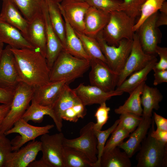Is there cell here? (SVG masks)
<instances>
[{
	"mask_svg": "<svg viewBox=\"0 0 167 167\" xmlns=\"http://www.w3.org/2000/svg\"><path fill=\"white\" fill-rule=\"evenodd\" d=\"M20 82L36 88L49 83L50 70L45 57L38 49L11 47Z\"/></svg>",
	"mask_w": 167,
	"mask_h": 167,
	"instance_id": "6da1fadb",
	"label": "cell"
},
{
	"mask_svg": "<svg viewBox=\"0 0 167 167\" xmlns=\"http://www.w3.org/2000/svg\"><path fill=\"white\" fill-rule=\"evenodd\" d=\"M90 67V60L75 57L63 49L50 70V81L66 80L69 83L82 76Z\"/></svg>",
	"mask_w": 167,
	"mask_h": 167,
	"instance_id": "7a4b0ae2",
	"label": "cell"
},
{
	"mask_svg": "<svg viewBox=\"0 0 167 167\" xmlns=\"http://www.w3.org/2000/svg\"><path fill=\"white\" fill-rule=\"evenodd\" d=\"M135 19L123 11L110 13L109 20L102 30L103 38L109 45L114 46L122 39L133 40Z\"/></svg>",
	"mask_w": 167,
	"mask_h": 167,
	"instance_id": "3957f363",
	"label": "cell"
},
{
	"mask_svg": "<svg viewBox=\"0 0 167 167\" xmlns=\"http://www.w3.org/2000/svg\"><path fill=\"white\" fill-rule=\"evenodd\" d=\"M35 88L23 82L19 83L14 90L10 109L1 126L0 134H4L21 118L30 105Z\"/></svg>",
	"mask_w": 167,
	"mask_h": 167,
	"instance_id": "277c9868",
	"label": "cell"
},
{
	"mask_svg": "<svg viewBox=\"0 0 167 167\" xmlns=\"http://www.w3.org/2000/svg\"><path fill=\"white\" fill-rule=\"evenodd\" d=\"M136 157L137 167H166L167 144L152 137L149 132L141 143Z\"/></svg>",
	"mask_w": 167,
	"mask_h": 167,
	"instance_id": "5b68a950",
	"label": "cell"
},
{
	"mask_svg": "<svg viewBox=\"0 0 167 167\" xmlns=\"http://www.w3.org/2000/svg\"><path fill=\"white\" fill-rule=\"evenodd\" d=\"M102 30L95 37L100 45L108 65L118 76L122 71L130 53L133 40L123 39L120 41L117 46L110 45L103 38Z\"/></svg>",
	"mask_w": 167,
	"mask_h": 167,
	"instance_id": "8992f818",
	"label": "cell"
},
{
	"mask_svg": "<svg viewBox=\"0 0 167 167\" xmlns=\"http://www.w3.org/2000/svg\"><path fill=\"white\" fill-rule=\"evenodd\" d=\"M94 123H88L80 131L79 137L72 139L64 138V147L74 148L84 153L91 161L95 164L97 160V140L94 129Z\"/></svg>",
	"mask_w": 167,
	"mask_h": 167,
	"instance_id": "52a82bcc",
	"label": "cell"
},
{
	"mask_svg": "<svg viewBox=\"0 0 167 167\" xmlns=\"http://www.w3.org/2000/svg\"><path fill=\"white\" fill-rule=\"evenodd\" d=\"M91 70L89 78L91 85L107 92L114 90L117 87L118 75L103 61L92 58L90 60Z\"/></svg>",
	"mask_w": 167,
	"mask_h": 167,
	"instance_id": "ba28073f",
	"label": "cell"
},
{
	"mask_svg": "<svg viewBox=\"0 0 167 167\" xmlns=\"http://www.w3.org/2000/svg\"><path fill=\"white\" fill-rule=\"evenodd\" d=\"M54 127L53 124L42 126H32L21 118L15 122L12 127L4 134L6 136L13 133H18L20 135L11 141L13 151H15L18 150L28 142L48 133L49 130Z\"/></svg>",
	"mask_w": 167,
	"mask_h": 167,
	"instance_id": "9c48e42d",
	"label": "cell"
},
{
	"mask_svg": "<svg viewBox=\"0 0 167 167\" xmlns=\"http://www.w3.org/2000/svg\"><path fill=\"white\" fill-rule=\"evenodd\" d=\"M156 57V55L148 54L143 51L138 33L135 32L130 53L122 71L118 76L117 87L133 73L144 67Z\"/></svg>",
	"mask_w": 167,
	"mask_h": 167,
	"instance_id": "30bf717a",
	"label": "cell"
},
{
	"mask_svg": "<svg viewBox=\"0 0 167 167\" xmlns=\"http://www.w3.org/2000/svg\"><path fill=\"white\" fill-rule=\"evenodd\" d=\"M64 134L60 132L52 135H42L40 139L42 158L49 167H64L63 142Z\"/></svg>",
	"mask_w": 167,
	"mask_h": 167,
	"instance_id": "8fae6325",
	"label": "cell"
},
{
	"mask_svg": "<svg viewBox=\"0 0 167 167\" xmlns=\"http://www.w3.org/2000/svg\"><path fill=\"white\" fill-rule=\"evenodd\" d=\"M11 47L7 45L0 56V87L14 90L20 82Z\"/></svg>",
	"mask_w": 167,
	"mask_h": 167,
	"instance_id": "7c38bea8",
	"label": "cell"
},
{
	"mask_svg": "<svg viewBox=\"0 0 167 167\" xmlns=\"http://www.w3.org/2000/svg\"><path fill=\"white\" fill-rule=\"evenodd\" d=\"M58 5L62 13L74 29L84 33V17L90 6L87 2L64 0Z\"/></svg>",
	"mask_w": 167,
	"mask_h": 167,
	"instance_id": "4fadbf2b",
	"label": "cell"
},
{
	"mask_svg": "<svg viewBox=\"0 0 167 167\" xmlns=\"http://www.w3.org/2000/svg\"><path fill=\"white\" fill-rule=\"evenodd\" d=\"M158 15L157 12L147 18L136 31L138 32L139 41L143 51L154 55L159 40L158 28L156 24Z\"/></svg>",
	"mask_w": 167,
	"mask_h": 167,
	"instance_id": "5bb4252c",
	"label": "cell"
},
{
	"mask_svg": "<svg viewBox=\"0 0 167 167\" xmlns=\"http://www.w3.org/2000/svg\"><path fill=\"white\" fill-rule=\"evenodd\" d=\"M42 12L46 31L45 58L48 66L50 70L58 56L63 49V46L51 24L45 0H44L42 5Z\"/></svg>",
	"mask_w": 167,
	"mask_h": 167,
	"instance_id": "9a60e30c",
	"label": "cell"
},
{
	"mask_svg": "<svg viewBox=\"0 0 167 167\" xmlns=\"http://www.w3.org/2000/svg\"><path fill=\"white\" fill-rule=\"evenodd\" d=\"M41 151L40 141H31L25 146L11 152L8 155L4 167H27L36 160Z\"/></svg>",
	"mask_w": 167,
	"mask_h": 167,
	"instance_id": "2e32d148",
	"label": "cell"
},
{
	"mask_svg": "<svg viewBox=\"0 0 167 167\" xmlns=\"http://www.w3.org/2000/svg\"><path fill=\"white\" fill-rule=\"evenodd\" d=\"M82 103L85 106L100 104L110 99L112 97L122 95L123 92L115 89L107 92L92 85H86L81 83L73 89Z\"/></svg>",
	"mask_w": 167,
	"mask_h": 167,
	"instance_id": "e0dca14e",
	"label": "cell"
},
{
	"mask_svg": "<svg viewBox=\"0 0 167 167\" xmlns=\"http://www.w3.org/2000/svg\"><path fill=\"white\" fill-rule=\"evenodd\" d=\"M80 103L82 102L73 89L70 88L68 83L66 84L52 108L55 118L54 122L58 131L61 132L62 130L63 120L62 116L63 113L67 109Z\"/></svg>",
	"mask_w": 167,
	"mask_h": 167,
	"instance_id": "ac0fdd59",
	"label": "cell"
},
{
	"mask_svg": "<svg viewBox=\"0 0 167 167\" xmlns=\"http://www.w3.org/2000/svg\"><path fill=\"white\" fill-rule=\"evenodd\" d=\"M67 83H69L66 80L50 81L35 88L32 99L40 105L52 108Z\"/></svg>",
	"mask_w": 167,
	"mask_h": 167,
	"instance_id": "d6986e66",
	"label": "cell"
},
{
	"mask_svg": "<svg viewBox=\"0 0 167 167\" xmlns=\"http://www.w3.org/2000/svg\"><path fill=\"white\" fill-rule=\"evenodd\" d=\"M2 1L0 19L19 29L26 38L29 22L11 0Z\"/></svg>",
	"mask_w": 167,
	"mask_h": 167,
	"instance_id": "ffe728a7",
	"label": "cell"
},
{
	"mask_svg": "<svg viewBox=\"0 0 167 167\" xmlns=\"http://www.w3.org/2000/svg\"><path fill=\"white\" fill-rule=\"evenodd\" d=\"M26 39L45 57L46 41L45 21L42 13L29 22Z\"/></svg>",
	"mask_w": 167,
	"mask_h": 167,
	"instance_id": "44dd1931",
	"label": "cell"
},
{
	"mask_svg": "<svg viewBox=\"0 0 167 167\" xmlns=\"http://www.w3.org/2000/svg\"><path fill=\"white\" fill-rule=\"evenodd\" d=\"M153 119L151 117L144 118L140 124L129 136V139L123 142L118 147L125 152L128 156L132 157L139 148L141 143L146 136L151 126Z\"/></svg>",
	"mask_w": 167,
	"mask_h": 167,
	"instance_id": "7402d4cb",
	"label": "cell"
},
{
	"mask_svg": "<svg viewBox=\"0 0 167 167\" xmlns=\"http://www.w3.org/2000/svg\"><path fill=\"white\" fill-rule=\"evenodd\" d=\"M109 17L110 13L90 6L84 17V33L95 37L106 25Z\"/></svg>",
	"mask_w": 167,
	"mask_h": 167,
	"instance_id": "603a6c76",
	"label": "cell"
},
{
	"mask_svg": "<svg viewBox=\"0 0 167 167\" xmlns=\"http://www.w3.org/2000/svg\"><path fill=\"white\" fill-rule=\"evenodd\" d=\"M0 39L12 48L35 49L19 29L0 19Z\"/></svg>",
	"mask_w": 167,
	"mask_h": 167,
	"instance_id": "cb8c5ba5",
	"label": "cell"
},
{
	"mask_svg": "<svg viewBox=\"0 0 167 167\" xmlns=\"http://www.w3.org/2000/svg\"><path fill=\"white\" fill-rule=\"evenodd\" d=\"M62 14L65 26V39L63 49L75 57L90 60L91 58L84 50L82 42L75 30L70 24L65 16Z\"/></svg>",
	"mask_w": 167,
	"mask_h": 167,
	"instance_id": "d4e9b609",
	"label": "cell"
},
{
	"mask_svg": "<svg viewBox=\"0 0 167 167\" xmlns=\"http://www.w3.org/2000/svg\"><path fill=\"white\" fill-rule=\"evenodd\" d=\"M163 98V95L157 88L150 87L145 83L141 96L143 107L142 116L151 117L153 110H157L159 109V103Z\"/></svg>",
	"mask_w": 167,
	"mask_h": 167,
	"instance_id": "484cf974",
	"label": "cell"
},
{
	"mask_svg": "<svg viewBox=\"0 0 167 167\" xmlns=\"http://www.w3.org/2000/svg\"><path fill=\"white\" fill-rule=\"evenodd\" d=\"M157 60L155 57L144 67L131 75L115 89L123 93H131L142 83L145 82L148 75L152 70Z\"/></svg>",
	"mask_w": 167,
	"mask_h": 167,
	"instance_id": "4316f807",
	"label": "cell"
},
{
	"mask_svg": "<svg viewBox=\"0 0 167 167\" xmlns=\"http://www.w3.org/2000/svg\"><path fill=\"white\" fill-rule=\"evenodd\" d=\"M126 153L118 147L103 152L100 162V167H131L132 164Z\"/></svg>",
	"mask_w": 167,
	"mask_h": 167,
	"instance_id": "83f0119b",
	"label": "cell"
},
{
	"mask_svg": "<svg viewBox=\"0 0 167 167\" xmlns=\"http://www.w3.org/2000/svg\"><path fill=\"white\" fill-rule=\"evenodd\" d=\"M145 84V82H143L130 93L129 97L124 104L114 109L115 113L119 114L130 113L142 116L143 108L141 96Z\"/></svg>",
	"mask_w": 167,
	"mask_h": 167,
	"instance_id": "f1b7e54d",
	"label": "cell"
},
{
	"mask_svg": "<svg viewBox=\"0 0 167 167\" xmlns=\"http://www.w3.org/2000/svg\"><path fill=\"white\" fill-rule=\"evenodd\" d=\"M51 25L63 46L65 39V26L58 3L51 0H45Z\"/></svg>",
	"mask_w": 167,
	"mask_h": 167,
	"instance_id": "f546056e",
	"label": "cell"
},
{
	"mask_svg": "<svg viewBox=\"0 0 167 167\" xmlns=\"http://www.w3.org/2000/svg\"><path fill=\"white\" fill-rule=\"evenodd\" d=\"M63 158L64 167H95L84 153L74 148L63 147Z\"/></svg>",
	"mask_w": 167,
	"mask_h": 167,
	"instance_id": "4dcf8cb0",
	"label": "cell"
},
{
	"mask_svg": "<svg viewBox=\"0 0 167 167\" xmlns=\"http://www.w3.org/2000/svg\"><path fill=\"white\" fill-rule=\"evenodd\" d=\"M31 105L23 115L21 118L26 122L31 121L35 123H40L44 119L45 115H48L54 122L55 118L52 109L40 105L32 99Z\"/></svg>",
	"mask_w": 167,
	"mask_h": 167,
	"instance_id": "1f68e13d",
	"label": "cell"
},
{
	"mask_svg": "<svg viewBox=\"0 0 167 167\" xmlns=\"http://www.w3.org/2000/svg\"><path fill=\"white\" fill-rule=\"evenodd\" d=\"M29 22L42 13L44 0H11Z\"/></svg>",
	"mask_w": 167,
	"mask_h": 167,
	"instance_id": "d6a6232c",
	"label": "cell"
},
{
	"mask_svg": "<svg viewBox=\"0 0 167 167\" xmlns=\"http://www.w3.org/2000/svg\"><path fill=\"white\" fill-rule=\"evenodd\" d=\"M75 31L80 39L84 50L91 58L99 59L107 64L106 59L95 38L88 36L84 33Z\"/></svg>",
	"mask_w": 167,
	"mask_h": 167,
	"instance_id": "836d02e7",
	"label": "cell"
},
{
	"mask_svg": "<svg viewBox=\"0 0 167 167\" xmlns=\"http://www.w3.org/2000/svg\"><path fill=\"white\" fill-rule=\"evenodd\" d=\"M166 0H146L142 5L139 19L135 23L133 30L137 31L142 24L148 17L158 12Z\"/></svg>",
	"mask_w": 167,
	"mask_h": 167,
	"instance_id": "e575fe53",
	"label": "cell"
},
{
	"mask_svg": "<svg viewBox=\"0 0 167 167\" xmlns=\"http://www.w3.org/2000/svg\"><path fill=\"white\" fill-rule=\"evenodd\" d=\"M119 122V119L116 120L110 127L104 131H94L97 140V160L95 164V167H100V162L103 152L106 141L109 136L115 129Z\"/></svg>",
	"mask_w": 167,
	"mask_h": 167,
	"instance_id": "d590c367",
	"label": "cell"
},
{
	"mask_svg": "<svg viewBox=\"0 0 167 167\" xmlns=\"http://www.w3.org/2000/svg\"><path fill=\"white\" fill-rule=\"evenodd\" d=\"M90 6L110 13L116 11H123L122 0H86Z\"/></svg>",
	"mask_w": 167,
	"mask_h": 167,
	"instance_id": "8d00e7d4",
	"label": "cell"
},
{
	"mask_svg": "<svg viewBox=\"0 0 167 167\" xmlns=\"http://www.w3.org/2000/svg\"><path fill=\"white\" fill-rule=\"evenodd\" d=\"M111 134V137L106 143L103 152L118 147L126 138L129 136L130 133L123 127L118 125Z\"/></svg>",
	"mask_w": 167,
	"mask_h": 167,
	"instance_id": "74e56055",
	"label": "cell"
},
{
	"mask_svg": "<svg viewBox=\"0 0 167 167\" xmlns=\"http://www.w3.org/2000/svg\"><path fill=\"white\" fill-rule=\"evenodd\" d=\"M142 118V116L133 113H122L120 114L118 125L123 127L130 133L137 127Z\"/></svg>",
	"mask_w": 167,
	"mask_h": 167,
	"instance_id": "f35d334b",
	"label": "cell"
},
{
	"mask_svg": "<svg viewBox=\"0 0 167 167\" xmlns=\"http://www.w3.org/2000/svg\"><path fill=\"white\" fill-rule=\"evenodd\" d=\"M85 107L82 103L74 105L63 113L62 116V120L74 122H77L79 119L84 118L86 115Z\"/></svg>",
	"mask_w": 167,
	"mask_h": 167,
	"instance_id": "ab89813d",
	"label": "cell"
},
{
	"mask_svg": "<svg viewBox=\"0 0 167 167\" xmlns=\"http://www.w3.org/2000/svg\"><path fill=\"white\" fill-rule=\"evenodd\" d=\"M95 114L96 122L94 123V129L95 131L101 130L102 127L107 122L109 118V114L110 109L108 107L106 102L100 105Z\"/></svg>",
	"mask_w": 167,
	"mask_h": 167,
	"instance_id": "60d3db41",
	"label": "cell"
},
{
	"mask_svg": "<svg viewBox=\"0 0 167 167\" xmlns=\"http://www.w3.org/2000/svg\"><path fill=\"white\" fill-rule=\"evenodd\" d=\"M146 0H124L122 3L123 11L135 19L139 16L141 7Z\"/></svg>",
	"mask_w": 167,
	"mask_h": 167,
	"instance_id": "b9f144b4",
	"label": "cell"
},
{
	"mask_svg": "<svg viewBox=\"0 0 167 167\" xmlns=\"http://www.w3.org/2000/svg\"><path fill=\"white\" fill-rule=\"evenodd\" d=\"M4 134H0V167H4L7 157L13 151L11 141Z\"/></svg>",
	"mask_w": 167,
	"mask_h": 167,
	"instance_id": "7bdbcfd3",
	"label": "cell"
},
{
	"mask_svg": "<svg viewBox=\"0 0 167 167\" xmlns=\"http://www.w3.org/2000/svg\"><path fill=\"white\" fill-rule=\"evenodd\" d=\"M155 53L160 57L158 62H156L152 70H167V48L158 45L156 47Z\"/></svg>",
	"mask_w": 167,
	"mask_h": 167,
	"instance_id": "ee69618b",
	"label": "cell"
},
{
	"mask_svg": "<svg viewBox=\"0 0 167 167\" xmlns=\"http://www.w3.org/2000/svg\"><path fill=\"white\" fill-rule=\"evenodd\" d=\"M152 125L149 131L151 136L158 141L167 144V131L157 128L154 130L153 119Z\"/></svg>",
	"mask_w": 167,
	"mask_h": 167,
	"instance_id": "f6af8a7d",
	"label": "cell"
},
{
	"mask_svg": "<svg viewBox=\"0 0 167 167\" xmlns=\"http://www.w3.org/2000/svg\"><path fill=\"white\" fill-rule=\"evenodd\" d=\"M14 90L0 87V103L3 104L11 103L14 96Z\"/></svg>",
	"mask_w": 167,
	"mask_h": 167,
	"instance_id": "bcb514c9",
	"label": "cell"
},
{
	"mask_svg": "<svg viewBox=\"0 0 167 167\" xmlns=\"http://www.w3.org/2000/svg\"><path fill=\"white\" fill-rule=\"evenodd\" d=\"M153 84L156 86L167 82V70H154Z\"/></svg>",
	"mask_w": 167,
	"mask_h": 167,
	"instance_id": "7dc6e473",
	"label": "cell"
},
{
	"mask_svg": "<svg viewBox=\"0 0 167 167\" xmlns=\"http://www.w3.org/2000/svg\"><path fill=\"white\" fill-rule=\"evenodd\" d=\"M154 122L157 126V128L167 131V119L156 112L154 113Z\"/></svg>",
	"mask_w": 167,
	"mask_h": 167,
	"instance_id": "c3c4849f",
	"label": "cell"
},
{
	"mask_svg": "<svg viewBox=\"0 0 167 167\" xmlns=\"http://www.w3.org/2000/svg\"><path fill=\"white\" fill-rule=\"evenodd\" d=\"M11 103L0 105V128L6 116L8 113Z\"/></svg>",
	"mask_w": 167,
	"mask_h": 167,
	"instance_id": "681fc988",
	"label": "cell"
},
{
	"mask_svg": "<svg viewBox=\"0 0 167 167\" xmlns=\"http://www.w3.org/2000/svg\"><path fill=\"white\" fill-rule=\"evenodd\" d=\"M157 27L167 24V14L161 13L158 15L156 22Z\"/></svg>",
	"mask_w": 167,
	"mask_h": 167,
	"instance_id": "f907efd6",
	"label": "cell"
},
{
	"mask_svg": "<svg viewBox=\"0 0 167 167\" xmlns=\"http://www.w3.org/2000/svg\"><path fill=\"white\" fill-rule=\"evenodd\" d=\"M28 167H49V165L41 158L39 160H35L31 163Z\"/></svg>",
	"mask_w": 167,
	"mask_h": 167,
	"instance_id": "816d5d0a",
	"label": "cell"
},
{
	"mask_svg": "<svg viewBox=\"0 0 167 167\" xmlns=\"http://www.w3.org/2000/svg\"><path fill=\"white\" fill-rule=\"evenodd\" d=\"M159 10L161 13L167 14V2L166 1L163 2Z\"/></svg>",
	"mask_w": 167,
	"mask_h": 167,
	"instance_id": "f5cc1de1",
	"label": "cell"
},
{
	"mask_svg": "<svg viewBox=\"0 0 167 167\" xmlns=\"http://www.w3.org/2000/svg\"><path fill=\"white\" fill-rule=\"evenodd\" d=\"M4 43L0 39V56L3 50Z\"/></svg>",
	"mask_w": 167,
	"mask_h": 167,
	"instance_id": "db71d44e",
	"label": "cell"
},
{
	"mask_svg": "<svg viewBox=\"0 0 167 167\" xmlns=\"http://www.w3.org/2000/svg\"><path fill=\"white\" fill-rule=\"evenodd\" d=\"M57 3H60L64 0H51Z\"/></svg>",
	"mask_w": 167,
	"mask_h": 167,
	"instance_id": "11a10c76",
	"label": "cell"
},
{
	"mask_svg": "<svg viewBox=\"0 0 167 167\" xmlns=\"http://www.w3.org/2000/svg\"><path fill=\"white\" fill-rule=\"evenodd\" d=\"M76 1L84 2H86V0H72Z\"/></svg>",
	"mask_w": 167,
	"mask_h": 167,
	"instance_id": "9f6ffc18",
	"label": "cell"
},
{
	"mask_svg": "<svg viewBox=\"0 0 167 167\" xmlns=\"http://www.w3.org/2000/svg\"><path fill=\"white\" fill-rule=\"evenodd\" d=\"M2 0V1L3 0Z\"/></svg>",
	"mask_w": 167,
	"mask_h": 167,
	"instance_id": "6f0895ef",
	"label": "cell"
}]
</instances>
